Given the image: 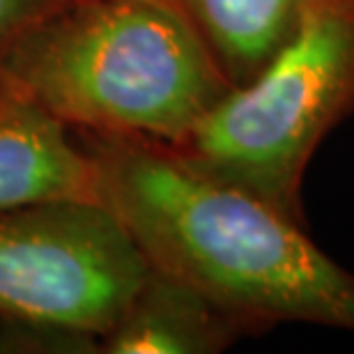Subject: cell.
<instances>
[{
	"label": "cell",
	"instance_id": "6da1fadb",
	"mask_svg": "<svg viewBox=\"0 0 354 354\" xmlns=\"http://www.w3.org/2000/svg\"><path fill=\"white\" fill-rule=\"evenodd\" d=\"M97 198L150 267L201 290L244 331L288 322L354 331V274L304 221L194 171L164 143L79 131Z\"/></svg>",
	"mask_w": 354,
	"mask_h": 354
},
{
	"label": "cell",
	"instance_id": "7a4b0ae2",
	"mask_svg": "<svg viewBox=\"0 0 354 354\" xmlns=\"http://www.w3.org/2000/svg\"><path fill=\"white\" fill-rule=\"evenodd\" d=\"M0 83L72 131L164 145L232 88L173 0H65L7 48Z\"/></svg>",
	"mask_w": 354,
	"mask_h": 354
},
{
	"label": "cell",
	"instance_id": "3957f363",
	"mask_svg": "<svg viewBox=\"0 0 354 354\" xmlns=\"http://www.w3.org/2000/svg\"><path fill=\"white\" fill-rule=\"evenodd\" d=\"M354 115V0H306L265 65L187 136L184 164L304 221L301 184L320 143Z\"/></svg>",
	"mask_w": 354,
	"mask_h": 354
},
{
	"label": "cell",
	"instance_id": "277c9868",
	"mask_svg": "<svg viewBox=\"0 0 354 354\" xmlns=\"http://www.w3.org/2000/svg\"><path fill=\"white\" fill-rule=\"evenodd\" d=\"M150 263L102 201H53L0 214V350L97 352ZM14 348V350H17Z\"/></svg>",
	"mask_w": 354,
	"mask_h": 354
},
{
	"label": "cell",
	"instance_id": "5b68a950",
	"mask_svg": "<svg viewBox=\"0 0 354 354\" xmlns=\"http://www.w3.org/2000/svg\"><path fill=\"white\" fill-rule=\"evenodd\" d=\"M53 201H99L95 161L65 122L0 83V214Z\"/></svg>",
	"mask_w": 354,
	"mask_h": 354
},
{
	"label": "cell",
	"instance_id": "8992f818",
	"mask_svg": "<svg viewBox=\"0 0 354 354\" xmlns=\"http://www.w3.org/2000/svg\"><path fill=\"white\" fill-rule=\"evenodd\" d=\"M246 331L235 317L177 276H147L118 322L99 341L104 354H218Z\"/></svg>",
	"mask_w": 354,
	"mask_h": 354
},
{
	"label": "cell",
	"instance_id": "52a82bcc",
	"mask_svg": "<svg viewBox=\"0 0 354 354\" xmlns=\"http://www.w3.org/2000/svg\"><path fill=\"white\" fill-rule=\"evenodd\" d=\"M230 86H242L292 30L306 0H173Z\"/></svg>",
	"mask_w": 354,
	"mask_h": 354
},
{
	"label": "cell",
	"instance_id": "ba28073f",
	"mask_svg": "<svg viewBox=\"0 0 354 354\" xmlns=\"http://www.w3.org/2000/svg\"><path fill=\"white\" fill-rule=\"evenodd\" d=\"M65 0H0V58L30 28Z\"/></svg>",
	"mask_w": 354,
	"mask_h": 354
}]
</instances>
